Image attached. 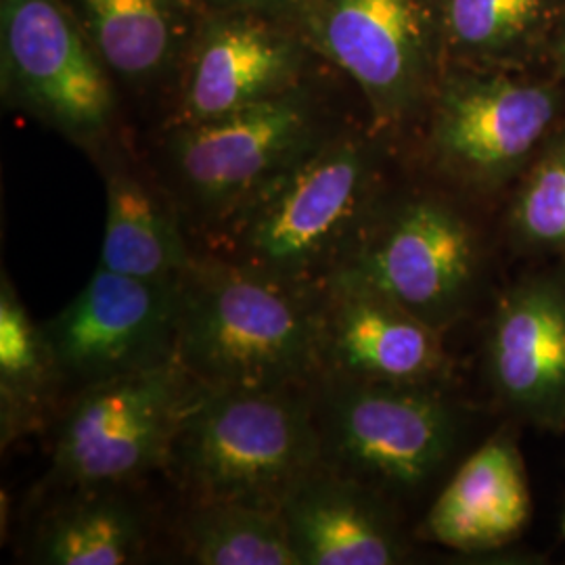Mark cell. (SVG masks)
<instances>
[{
  "label": "cell",
  "mask_w": 565,
  "mask_h": 565,
  "mask_svg": "<svg viewBox=\"0 0 565 565\" xmlns=\"http://www.w3.org/2000/svg\"><path fill=\"white\" fill-rule=\"evenodd\" d=\"M443 335L359 282L333 277L319 287L321 377L445 384L450 361Z\"/></svg>",
  "instance_id": "obj_13"
},
{
  "label": "cell",
  "mask_w": 565,
  "mask_h": 565,
  "mask_svg": "<svg viewBox=\"0 0 565 565\" xmlns=\"http://www.w3.org/2000/svg\"><path fill=\"white\" fill-rule=\"evenodd\" d=\"M174 361L203 392L317 384L319 287L285 285L195 252L181 277Z\"/></svg>",
  "instance_id": "obj_3"
},
{
  "label": "cell",
  "mask_w": 565,
  "mask_h": 565,
  "mask_svg": "<svg viewBox=\"0 0 565 565\" xmlns=\"http://www.w3.org/2000/svg\"><path fill=\"white\" fill-rule=\"evenodd\" d=\"M177 539L191 564L300 565L275 507L189 503Z\"/></svg>",
  "instance_id": "obj_21"
},
{
  "label": "cell",
  "mask_w": 565,
  "mask_h": 565,
  "mask_svg": "<svg viewBox=\"0 0 565 565\" xmlns=\"http://www.w3.org/2000/svg\"><path fill=\"white\" fill-rule=\"evenodd\" d=\"M324 65L300 15L210 11L160 126L210 120L279 97Z\"/></svg>",
  "instance_id": "obj_11"
},
{
  "label": "cell",
  "mask_w": 565,
  "mask_h": 565,
  "mask_svg": "<svg viewBox=\"0 0 565 565\" xmlns=\"http://www.w3.org/2000/svg\"><path fill=\"white\" fill-rule=\"evenodd\" d=\"M509 226L525 249L565 258V137L534 163L513 203Z\"/></svg>",
  "instance_id": "obj_23"
},
{
  "label": "cell",
  "mask_w": 565,
  "mask_h": 565,
  "mask_svg": "<svg viewBox=\"0 0 565 565\" xmlns=\"http://www.w3.org/2000/svg\"><path fill=\"white\" fill-rule=\"evenodd\" d=\"M0 90L90 156L126 137L120 90L65 0H0Z\"/></svg>",
  "instance_id": "obj_7"
},
{
  "label": "cell",
  "mask_w": 565,
  "mask_h": 565,
  "mask_svg": "<svg viewBox=\"0 0 565 565\" xmlns=\"http://www.w3.org/2000/svg\"><path fill=\"white\" fill-rule=\"evenodd\" d=\"M321 465L310 385L202 390L182 417L166 469L189 503L281 509Z\"/></svg>",
  "instance_id": "obj_4"
},
{
  "label": "cell",
  "mask_w": 565,
  "mask_h": 565,
  "mask_svg": "<svg viewBox=\"0 0 565 565\" xmlns=\"http://www.w3.org/2000/svg\"><path fill=\"white\" fill-rule=\"evenodd\" d=\"M317 55L363 95L369 124L394 137L427 111L446 72L443 0H306Z\"/></svg>",
  "instance_id": "obj_6"
},
{
  "label": "cell",
  "mask_w": 565,
  "mask_h": 565,
  "mask_svg": "<svg viewBox=\"0 0 565 565\" xmlns=\"http://www.w3.org/2000/svg\"><path fill=\"white\" fill-rule=\"evenodd\" d=\"M324 65L300 86L218 118L166 124L149 162L191 243L333 139L345 121Z\"/></svg>",
  "instance_id": "obj_2"
},
{
  "label": "cell",
  "mask_w": 565,
  "mask_h": 565,
  "mask_svg": "<svg viewBox=\"0 0 565 565\" xmlns=\"http://www.w3.org/2000/svg\"><path fill=\"white\" fill-rule=\"evenodd\" d=\"M181 279L151 281L97 266L81 294L42 324L63 387L74 394L174 361Z\"/></svg>",
  "instance_id": "obj_10"
},
{
  "label": "cell",
  "mask_w": 565,
  "mask_h": 565,
  "mask_svg": "<svg viewBox=\"0 0 565 565\" xmlns=\"http://www.w3.org/2000/svg\"><path fill=\"white\" fill-rule=\"evenodd\" d=\"M121 102L160 107L162 124L200 36L203 0H65Z\"/></svg>",
  "instance_id": "obj_15"
},
{
  "label": "cell",
  "mask_w": 565,
  "mask_h": 565,
  "mask_svg": "<svg viewBox=\"0 0 565 565\" xmlns=\"http://www.w3.org/2000/svg\"><path fill=\"white\" fill-rule=\"evenodd\" d=\"M371 124H348L193 243L268 279L317 289L348 258L384 200L385 142Z\"/></svg>",
  "instance_id": "obj_1"
},
{
  "label": "cell",
  "mask_w": 565,
  "mask_h": 565,
  "mask_svg": "<svg viewBox=\"0 0 565 565\" xmlns=\"http://www.w3.org/2000/svg\"><path fill=\"white\" fill-rule=\"evenodd\" d=\"M530 511L522 455L511 438L494 436L448 480L425 518V534L461 553H482L518 539Z\"/></svg>",
  "instance_id": "obj_18"
},
{
  "label": "cell",
  "mask_w": 565,
  "mask_h": 565,
  "mask_svg": "<svg viewBox=\"0 0 565 565\" xmlns=\"http://www.w3.org/2000/svg\"><path fill=\"white\" fill-rule=\"evenodd\" d=\"M207 11H270L300 15L306 0H203Z\"/></svg>",
  "instance_id": "obj_24"
},
{
  "label": "cell",
  "mask_w": 565,
  "mask_h": 565,
  "mask_svg": "<svg viewBox=\"0 0 565 565\" xmlns=\"http://www.w3.org/2000/svg\"><path fill=\"white\" fill-rule=\"evenodd\" d=\"M200 392L177 361L82 387L61 415L51 480L72 490L124 486L166 469Z\"/></svg>",
  "instance_id": "obj_9"
},
{
  "label": "cell",
  "mask_w": 565,
  "mask_h": 565,
  "mask_svg": "<svg viewBox=\"0 0 565 565\" xmlns=\"http://www.w3.org/2000/svg\"><path fill=\"white\" fill-rule=\"evenodd\" d=\"M562 527H564V534H565V515H564V525H562Z\"/></svg>",
  "instance_id": "obj_25"
},
{
  "label": "cell",
  "mask_w": 565,
  "mask_h": 565,
  "mask_svg": "<svg viewBox=\"0 0 565 565\" xmlns=\"http://www.w3.org/2000/svg\"><path fill=\"white\" fill-rule=\"evenodd\" d=\"M427 147L438 168L476 189L505 182L545 139L557 95L541 84L446 70L425 111Z\"/></svg>",
  "instance_id": "obj_12"
},
{
  "label": "cell",
  "mask_w": 565,
  "mask_h": 565,
  "mask_svg": "<svg viewBox=\"0 0 565 565\" xmlns=\"http://www.w3.org/2000/svg\"><path fill=\"white\" fill-rule=\"evenodd\" d=\"M321 461L380 494H408L455 452L459 411L443 384L321 377L312 385Z\"/></svg>",
  "instance_id": "obj_5"
},
{
  "label": "cell",
  "mask_w": 565,
  "mask_h": 565,
  "mask_svg": "<svg viewBox=\"0 0 565 565\" xmlns=\"http://www.w3.org/2000/svg\"><path fill=\"white\" fill-rule=\"evenodd\" d=\"M300 565H392L406 555L384 494L321 465L281 505Z\"/></svg>",
  "instance_id": "obj_17"
},
{
  "label": "cell",
  "mask_w": 565,
  "mask_h": 565,
  "mask_svg": "<svg viewBox=\"0 0 565 565\" xmlns=\"http://www.w3.org/2000/svg\"><path fill=\"white\" fill-rule=\"evenodd\" d=\"M482 266L471 221L445 198L419 193L382 200L333 277L382 294L445 333L473 302Z\"/></svg>",
  "instance_id": "obj_8"
},
{
  "label": "cell",
  "mask_w": 565,
  "mask_h": 565,
  "mask_svg": "<svg viewBox=\"0 0 565 565\" xmlns=\"http://www.w3.org/2000/svg\"><path fill=\"white\" fill-rule=\"evenodd\" d=\"M486 369L515 415L565 427V277L539 275L507 291L488 327Z\"/></svg>",
  "instance_id": "obj_14"
},
{
  "label": "cell",
  "mask_w": 565,
  "mask_h": 565,
  "mask_svg": "<svg viewBox=\"0 0 565 565\" xmlns=\"http://www.w3.org/2000/svg\"><path fill=\"white\" fill-rule=\"evenodd\" d=\"M93 158L105 181V231L97 266L151 281L181 279L195 260V247L179 205L151 162L139 158L126 137Z\"/></svg>",
  "instance_id": "obj_16"
},
{
  "label": "cell",
  "mask_w": 565,
  "mask_h": 565,
  "mask_svg": "<svg viewBox=\"0 0 565 565\" xmlns=\"http://www.w3.org/2000/svg\"><path fill=\"white\" fill-rule=\"evenodd\" d=\"M63 390L53 350L21 302L15 285L0 281V431L2 446L41 427Z\"/></svg>",
  "instance_id": "obj_20"
},
{
  "label": "cell",
  "mask_w": 565,
  "mask_h": 565,
  "mask_svg": "<svg viewBox=\"0 0 565 565\" xmlns=\"http://www.w3.org/2000/svg\"><path fill=\"white\" fill-rule=\"evenodd\" d=\"M120 486L74 488L76 492L42 522L32 555L46 565H124L145 557L149 520Z\"/></svg>",
  "instance_id": "obj_19"
},
{
  "label": "cell",
  "mask_w": 565,
  "mask_h": 565,
  "mask_svg": "<svg viewBox=\"0 0 565 565\" xmlns=\"http://www.w3.org/2000/svg\"><path fill=\"white\" fill-rule=\"evenodd\" d=\"M553 0H443L446 55L457 63L499 60L545 21Z\"/></svg>",
  "instance_id": "obj_22"
}]
</instances>
